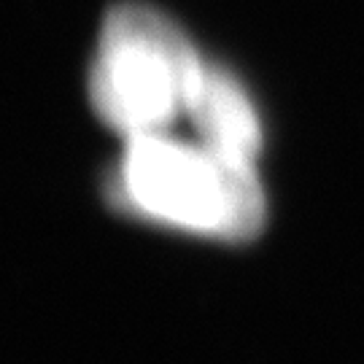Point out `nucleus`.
<instances>
[{
  "instance_id": "1",
  "label": "nucleus",
  "mask_w": 364,
  "mask_h": 364,
  "mask_svg": "<svg viewBox=\"0 0 364 364\" xmlns=\"http://www.w3.org/2000/svg\"><path fill=\"white\" fill-rule=\"evenodd\" d=\"M114 189L119 203L144 219L224 243L257 237L267 216L251 159L170 132L127 141Z\"/></svg>"
},
{
  "instance_id": "2",
  "label": "nucleus",
  "mask_w": 364,
  "mask_h": 364,
  "mask_svg": "<svg viewBox=\"0 0 364 364\" xmlns=\"http://www.w3.org/2000/svg\"><path fill=\"white\" fill-rule=\"evenodd\" d=\"M205 65L168 14L119 3L105 14L92 57V108L124 141L165 135L189 119Z\"/></svg>"
},
{
  "instance_id": "3",
  "label": "nucleus",
  "mask_w": 364,
  "mask_h": 364,
  "mask_svg": "<svg viewBox=\"0 0 364 364\" xmlns=\"http://www.w3.org/2000/svg\"><path fill=\"white\" fill-rule=\"evenodd\" d=\"M189 122L197 141L240 159H257L262 146L259 117L240 81L219 65H205Z\"/></svg>"
}]
</instances>
